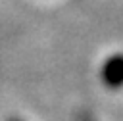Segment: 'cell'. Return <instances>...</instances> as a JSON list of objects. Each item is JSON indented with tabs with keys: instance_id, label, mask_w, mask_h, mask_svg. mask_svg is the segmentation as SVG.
I'll return each instance as SVG.
<instances>
[{
	"instance_id": "obj_1",
	"label": "cell",
	"mask_w": 123,
	"mask_h": 121,
	"mask_svg": "<svg viewBox=\"0 0 123 121\" xmlns=\"http://www.w3.org/2000/svg\"><path fill=\"white\" fill-rule=\"evenodd\" d=\"M102 83L108 88H121L123 86V54H113L104 61Z\"/></svg>"
},
{
	"instance_id": "obj_2",
	"label": "cell",
	"mask_w": 123,
	"mask_h": 121,
	"mask_svg": "<svg viewBox=\"0 0 123 121\" xmlns=\"http://www.w3.org/2000/svg\"><path fill=\"white\" fill-rule=\"evenodd\" d=\"M12 121H19V119H12Z\"/></svg>"
}]
</instances>
